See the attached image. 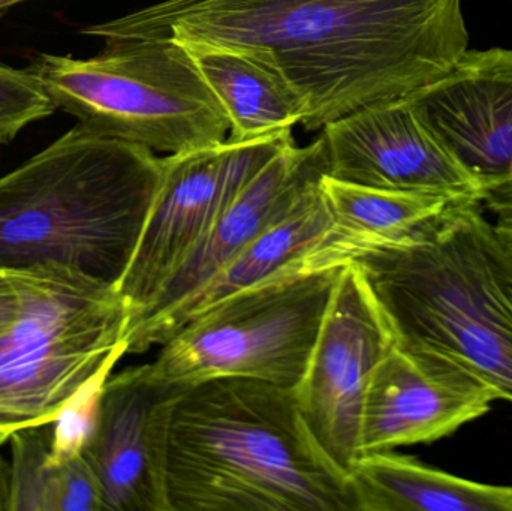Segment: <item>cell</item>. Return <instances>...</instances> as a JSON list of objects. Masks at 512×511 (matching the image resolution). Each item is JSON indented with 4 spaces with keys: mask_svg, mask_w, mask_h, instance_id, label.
<instances>
[{
    "mask_svg": "<svg viewBox=\"0 0 512 511\" xmlns=\"http://www.w3.org/2000/svg\"><path fill=\"white\" fill-rule=\"evenodd\" d=\"M83 33L248 54L300 95L307 131L435 83L469 45L462 0H164Z\"/></svg>",
    "mask_w": 512,
    "mask_h": 511,
    "instance_id": "6da1fadb",
    "label": "cell"
},
{
    "mask_svg": "<svg viewBox=\"0 0 512 511\" xmlns=\"http://www.w3.org/2000/svg\"><path fill=\"white\" fill-rule=\"evenodd\" d=\"M167 495L170 511H360L351 476L307 428L294 390L249 378L177 395Z\"/></svg>",
    "mask_w": 512,
    "mask_h": 511,
    "instance_id": "7a4b0ae2",
    "label": "cell"
},
{
    "mask_svg": "<svg viewBox=\"0 0 512 511\" xmlns=\"http://www.w3.org/2000/svg\"><path fill=\"white\" fill-rule=\"evenodd\" d=\"M352 263L397 347L451 357L512 404V257L483 201H451Z\"/></svg>",
    "mask_w": 512,
    "mask_h": 511,
    "instance_id": "3957f363",
    "label": "cell"
},
{
    "mask_svg": "<svg viewBox=\"0 0 512 511\" xmlns=\"http://www.w3.org/2000/svg\"><path fill=\"white\" fill-rule=\"evenodd\" d=\"M162 158L83 123L0 177V269L60 267L119 291Z\"/></svg>",
    "mask_w": 512,
    "mask_h": 511,
    "instance_id": "277c9868",
    "label": "cell"
},
{
    "mask_svg": "<svg viewBox=\"0 0 512 511\" xmlns=\"http://www.w3.org/2000/svg\"><path fill=\"white\" fill-rule=\"evenodd\" d=\"M29 71L78 123L158 152L227 140L230 120L183 45L170 39L105 44L92 59L41 54Z\"/></svg>",
    "mask_w": 512,
    "mask_h": 511,
    "instance_id": "5b68a950",
    "label": "cell"
},
{
    "mask_svg": "<svg viewBox=\"0 0 512 511\" xmlns=\"http://www.w3.org/2000/svg\"><path fill=\"white\" fill-rule=\"evenodd\" d=\"M36 272L26 312L0 336V444L59 420L128 354L129 311L116 288L60 267Z\"/></svg>",
    "mask_w": 512,
    "mask_h": 511,
    "instance_id": "8992f818",
    "label": "cell"
},
{
    "mask_svg": "<svg viewBox=\"0 0 512 511\" xmlns=\"http://www.w3.org/2000/svg\"><path fill=\"white\" fill-rule=\"evenodd\" d=\"M345 266L282 276L222 300L159 347L150 374L176 389L249 378L294 390Z\"/></svg>",
    "mask_w": 512,
    "mask_h": 511,
    "instance_id": "52a82bcc",
    "label": "cell"
},
{
    "mask_svg": "<svg viewBox=\"0 0 512 511\" xmlns=\"http://www.w3.org/2000/svg\"><path fill=\"white\" fill-rule=\"evenodd\" d=\"M292 141L291 129H283L162 158L155 198L119 285L129 320L152 303L243 188Z\"/></svg>",
    "mask_w": 512,
    "mask_h": 511,
    "instance_id": "ba28073f",
    "label": "cell"
},
{
    "mask_svg": "<svg viewBox=\"0 0 512 511\" xmlns=\"http://www.w3.org/2000/svg\"><path fill=\"white\" fill-rule=\"evenodd\" d=\"M393 333L357 264L343 267L295 399L319 446L346 473L360 458V422L370 377Z\"/></svg>",
    "mask_w": 512,
    "mask_h": 511,
    "instance_id": "9c48e42d",
    "label": "cell"
},
{
    "mask_svg": "<svg viewBox=\"0 0 512 511\" xmlns=\"http://www.w3.org/2000/svg\"><path fill=\"white\" fill-rule=\"evenodd\" d=\"M327 176L394 191L483 201L487 186L427 126L408 96L358 108L322 128Z\"/></svg>",
    "mask_w": 512,
    "mask_h": 511,
    "instance_id": "30bf717a",
    "label": "cell"
},
{
    "mask_svg": "<svg viewBox=\"0 0 512 511\" xmlns=\"http://www.w3.org/2000/svg\"><path fill=\"white\" fill-rule=\"evenodd\" d=\"M182 390L156 381L149 363L102 383L78 449L101 485L107 511H170L168 432Z\"/></svg>",
    "mask_w": 512,
    "mask_h": 511,
    "instance_id": "8fae6325",
    "label": "cell"
},
{
    "mask_svg": "<svg viewBox=\"0 0 512 511\" xmlns=\"http://www.w3.org/2000/svg\"><path fill=\"white\" fill-rule=\"evenodd\" d=\"M495 390L444 354L390 348L370 377L360 422V453L435 443L481 419Z\"/></svg>",
    "mask_w": 512,
    "mask_h": 511,
    "instance_id": "7c38bea8",
    "label": "cell"
},
{
    "mask_svg": "<svg viewBox=\"0 0 512 511\" xmlns=\"http://www.w3.org/2000/svg\"><path fill=\"white\" fill-rule=\"evenodd\" d=\"M339 227L322 197L321 183L285 219L265 231L200 290L126 344L128 354L161 347L176 330L222 300L282 276L345 266L360 255L390 245Z\"/></svg>",
    "mask_w": 512,
    "mask_h": 511,
    "instance_id": "4fadbf2b",
    "label": "cell"
},
{
    "mask_svg": "<svg viewBox=\"0 0 512 511\" xmlns=\"http://www.w3.org/2000/svg\"><path fill=\"white\" fill-rule=\"evenodd\" d=\"M327 171L321 137L306 147L295 146L294 141L283 147L237 195L152 303L129 320L126 344L170 314L261 234L294 212L318 188Z\"/></svg>",
    "mask_w": 512,
    "mask_h": 511,
    "instance_id": "5bb4252c",
    "label": "cell"
},
{
    "mask_svg": "<svg viewBox=\"0 0 512 511\" xmlns=\"http://www.w3.org/2000/svg\"><path fill=\"white\" fill-rule=\"evenodd\" d=\"M408 98L427 126L486 183L487 189L510 177V48H468L447 74Z\"/></svg>",
    "mask_w": 512,
    "mask_h": 511,
    "instance_id": "9a60e30c",
    "label": "cell"
},
{
    "mask_svg": "<svg viewBox=\"0 0 512 511\" xmlns=\"http://www.w3.org/2000/svg\"><path fill=\"white\" fill-rule=\"evenodd\" d=\"M360 511H512V488L429 467L411 456L361 455L352 467Z\"/></svg>",
    "mask_w": 512,
    "mask_h": 511,
    "instance_id": "2e32d148",
    "label": "cell"
},
{
    "mask_svg": "<svg viewBox=\"0 0 512 511\" xmlns=\"http://www.w3.org/2000/svg\"><path fill=\"white\" fill-rule=\"evenodd\" d=\"M183 47L227 113L230 140H254L303 125L307 117L303 99L258 60L227 48Z\"/></svg>",
    "mask_w": 512,
    "mask_h": 511,
    "instance_id": "e0dca14e",
    "label": "cell"
},
{
    "mask_svg": "<svg viewBox=\"0 0 512 511\" xmlns=\"http://www.w3.org/2000/svg\"><path fill=\"white\" fill-rule=\"evenodd\" d=\"M56 422L20 429L11 443V511H107L80 449L57 447Z\"/></svg>",
    "mask_w": 512,
    "mask_h": 511,
    "instance_id": "ac0fdd59",
    "label": "cell"
},
{
    "mask_svg": "<svg viewBox=\"0 0 512 511\" xmlns=\"http://www.w3.org/2000/svg\"><path fill=\"white\" fill-rule=\"evenodd\" d=\"M321 192L339 227L387 242L411 236L451 203L439 195L373 188L327 174L322 177Z\"/></svg>",
    "mask_w": 512,
    "mask_h": 511,
    "instance_id": "d6986e66",
    "label": "cell"
},
{
    "mask_svg": "<svg viewBox=\"0 0 512 511\" xmlns=\"http://www.w3.org/2000/svg\"><path fill=\"white\" fill-rule=\"evenodd\" d=\"M54 110L56 105L29 69L0 63V144L9 143L21 129L51 116Z\"/></svg>",
    "mask_w": 512,
    "mask_h": 511,
    "instance_id": "ffe728a7",
    "label": "cell"
},
{
    "mask_svg": "<svg viewBox=\"0 0 512 511\" xmlns=\"http://www.w3.org/2000/svg\"><path fill=\"white\" fill-rule=\"evenodd\" d=\"M38 272L0 269V336L12 329L26 312Z\"/></svg>",
    "mask_w": 512,
    "mask_h": 511,
    "instance_id": "44dd1931",
    "label": "cell"
},
{
    "mask_svg": "<svg viewBox=\"0 0 512 511\" xmlns=\"http://www.w3.org/2000/svg\"><path fill=\"white\" fill-rule=\"evenodd\" d=\"M484 209L490 210L493 215L512 210V191L502 188V186H493L487 189L486 197L483 200Z\"/></svg>",
    "mask_w": 512,
    "mask_h": 511,
    "instance_id": "7402d4cb",
    "label": "cell"
},
{
    "mask_svg": "<svg viewBox=\"0 0 512 511\" xmlns=\"http://www.w3.org/2000/svg\"><path fill=\"white\" fill-rule=\"evenodd\" d=\"M0 511H11V465L0 456Z\"/></svg>",
    "mask_w": 512,
    "mask_h": 511,
    "instance_id": "603a6c76",
    "label": "cell"
},
{
    "mask_svg": "<svg viewBox=\"0 0 512 511\" xmlns=\"http://www.w3.org/2000/svg\"><path fill=\"white\" fill-rule=\"evenodd\" d=\"M495 227L512 257V210L495 215Z\"/></svg>",
    "mask_w": 512,
    "mask_h": 511,
    "instance_id": "cb8c5ba5",
    "label": "cell"
},
{
    "mask_svg": "<svg viewBox=\"0 0 512 511\" xmlns=\"http://www.w3.org/2000/svg\"><path fill=\"white\" fill-rule=\"evenodd\" d=\"M20 2H24V0H0V11L8 8V6L17 5Z\"/></svg>",
    "mask_w": 512,
    "mask_h": 511,
    "instance_id": "d4e9b609",
    "label": "cell"
},
{
    "mask_svg": "<svg viewBox=\"0 0 512 511\" xmlns=\"http://www.w3.org/2000/svg\"><path fill=\"white\" fill-rule=\"evenodd\" d=\"M496 186H502V188L510 189V191H512V170H511L510 177H508V179L505 180V182L499 183V185H496ZM492 188H493V186H492Z\"/></svg>",
    "mask_w": 512,
    "mask_h": 511,
    "instance_id": "484cf974",
    "label": "cell"
}]
</instances>
